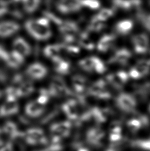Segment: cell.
Instances as JSON below:
<instances>
[{
  "label": "cell",
  "instance_id": "obj_5",
  "mask_svg": "<svg viewBox=\"0 0 150 151\" xmlns=\"http://www.w3.org/2000/svg\"><path fill=\"white\" fill-rule=\"evenodd\" d=\"M25 57L18 52L12 50L11 52L8 53L5 60L6 63L10 67L16 68L20 66L24 60Z\"/></svg>",
  "mask_w": 150,
  "mask_h": 151
},
{
  "label": "cell",
  "instance_id": "obj_10",
  "mask_svg": "<svg viewBox=\"0 0 150 151\" xmlns=\"http://www.w3.org/2000/svg\"><path fill=\"white\" fill-rule=\"evenodd\" d=\"M115 37L113 35H107L102 37L98 45V49L101 51H105L113 44Z\"/></svg>",
  "mask_w": 150,
  "mask_h": 151
},
{
  "label": "cell",
  "instance_id": "obj_13",
  "mask_svg": "<svg viewBox=\"0 0 150 151\" xmlns=\"http://www.w3.org/2000/svg\"><path fill=\"white\" fill-rule=\"evenodd\" d=\"M132 27V24L130 22L124 21L123 22L120 23L118 25L117 30L119 33L122 34H128L131 29Z\"/></svg>",
  "mask_w": 150,
  "mask_h": 151
},
{
  "label": "cell",
  "instance_id": "obj_7",
  "mask_svg": "<svg viewBox=\"0 0 150 151\" xmlns=\"http://www.w3.org/2000/svg\"><path fill=\"white\" fill-rule=\"evenodd\" d=\"M133 41L135 46V51L138 53H144L148 46V37L145 34H139L133 38Z\"/></svg>",
  "mask_w": 150,
  "mask_h": 151
},
{
  "label": "cell",
  "instance_id": "obj_1",
  "mask_svg": "<svg viewBox=\"0 0 150 151\" xmlns=\"http://www.w3.org/2000/svg\"><path fill=\"white\" fill-rule=\"evenodd\" d=\"M25 27L31 37L38 41H46L53 35L48 22L44 20L29 21L26 23Z\"/></svg>",
  "mask_w": 150,
  "mask_h": 151
},
{
  "label": "cell",
  "instance_id": "obj_11",
  "mask_svg": "<svg viewBox=\"0 0 150 151\" xmlns=\"http://www.w3.org/2000/svg\"><path fill=\"white\" fill-rule=\"evenodd\" d=\"M131 56L130 52L126 50H120L116 53L114 59L119 63H124Z\"/></svg>",
  "mask_w": 150,
  "mask_h": 151
},
{
  "label": "cell",
  "instance_id": "obj_8",
  "mask_svg": "<svg viewBox=\"0 0 150 151\" xmlns=\"http://www.w3.org/2000/svg\"><path fill=\"white\" fill-rule=\"evenodd\" d=\"M35 103L31 102L27 105L25 108V111L27 116L32 118H37L41 116L44 111V108H41V105L38 103L36 108H35Z\"/></svg>",
  "mask_w": 150,
  "mask_h": 151
},
{
  "label": "cell",
  "instance_id": "obj_15",
  "mask_svg": "<svg viewBox=\"0 0 150 151\" xmlns=\"http://www.w3.org/2000/svg\"><path fill=\"white\" fill-rule=\"evenodd\" d=\"M82 45L84 47H86L87 49H92L93 47V44L89 39H87L86 38H83V39L82 40Z\"/></svg>",
  "mask_w": 150,
  "mask_h": 151
},
{
  "label": "cell",
  "instance_id": "obj_16",
  "mask_svg": "<svg viewBox=\"0 0 150 151\" xmlns=\"http://www.w3.org/2000/svg\"><path fill=\"white\" fill-rule=\"evenodd\" d=\"M6 12V8L3 3H0V16H2Z\"/></svg>",
  "mask_w": 150,
  "mask_h": 151
},
{
  "label": "cell",
  "instance_id": "obj_18",
  "mask_svg": "<svg viewBox=\"0 0 150 151\" xmlns=\"http://www.w3.org/2000/svg\"><path fill=\"white\" fill-rule=\"evenodd\" d=\"M146 61H147L148 63L149 64L150 63V53H149V54L148 57V58L146 59Z\"/></svg>",
  "mask_w": 150,
  "mask_h": 151
},
{
  "label": "cell",
  "instance_id": "obj_9",
  "mask_svg": "<svg viewBox=\"0 0 150 151\" xmlns=\"http://www.w3.org/2000/svg\"><path fill=\"white\" fill-rule=\"evenodd\" d=\"M128 79L127 74L124 72H120L116 74L110 76V80L112 84L116 87L121 86Z\"/></svg>",
  "mask_w": 150,
  "mask_h": 151
},
{
  "label": "cell",
  "instance_id": "obj_2",
  "mask_svg": "<svg viewBox=\"0 0 150 151\" xmlns=\"http://www.w3.org/2000/svg\"><path fill=\"white\" fill-rule=\"evenodd\" d=\"M25 73L29 79L34 81H41L46 78L49 70L46 65L40 62L35 61L27 67Z\"/></svg>",
  "mask_w": 150,
  "mask_h": 151
},
{
  "label": "cell",
  "instance_id": "obj_6",
  "mask_svg": "<svg viewBox=\"0 0 150 151\" xmlns=\"http://www.w3.org/2000/svg\"><path fill=\"white\" fill-rule=\"evenodd\" d=\"M117 104L124 110H131L135 108L136 101L133 97L127 94H122L118 98Z\"/></svg>",
  "mask_w": 150,
  "mask_h": 151
},
{
  "label": "cell",
  "instance_id": "obj_12",
  "mask_svg": "<svg viewBox=\"0 0 150 151\" xmlns=\"http://www.w3.org/2000/svg\"><path fill=\"white\" fill-rule=\"evenodd\" d=\"M97 59V58L95 57H91L86 59H83L80 62V65L83 69L87 70V71H91L94 69L96 62Z\"/></svg>",
  "mask_w": 150,
  "mask_h": 151
},
{
  "label": "cell",
  "instance_id": "obj_14",
  "mask_svg": "<svg viewBox=\"0 0 150 151\" xmlns=\"http://www.w3.org/2000/svg\"><path fill=\"white\" fill-rule=\"evenodd\" d=\"M24 3L26 9L29 12H31L37 8L39 0H24Z\"/></svg>",
  "mask_w": 150,
  "mask_h": 151
},
{
  "label": "cell",
  "instance_id": "obj_4",
  "mask_svg": "<svg viewBox=\"0 0 150 151\" xmlns=\"http://www.w3.org/2000/svg\"><path fill=\"white\" fill-rule=\"evenodd\" d=\"M14 50L18 52L24 57L30 55L31 51V47L29 42L22 37H16L13 42Z\"/></svg>",
  "mask_w": 150,
  "mask_h": 151
},
{
  "label": "cell",
  "instance_id": "obj_3",
  "mask_svg": "<svg viewBox=\"0 0 150 151\" xmlns=\"http://www.w3.org/2000/svg\"><path fill=\"white\" fill-rule=\"evenodd\" d=\"M20 27L18 24L12 21H4L0 23V38H8L12 37L18 32Z\"/></svg>",
  "mask_w": 150,
  "mask_h": 151
},
{
  "label": "cell",
  "instance_id": "obj_17",
  "mask_svg": "<svg viewBox=\"0 0 150 151\" xmlns=\"http://www.w3.org/2000/svg\"><path fill=\"white\" fill-rule=\"evenodd\" d=\"M3 95H4V91L2 90V88L0 87V100L2 98Z\"/></svg>",
  "mask_w": 150,
  "mask_h": 151
}]
</instances>
